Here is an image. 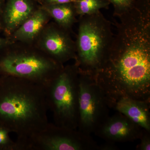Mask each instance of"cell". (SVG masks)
Returning <instances> with one entry per match:
<instances>
[{"instance_id": "1", "label": "cell", "mask_w": 150, "mask_h": 150, "mask_svg": "<svg viewBox=\"0 0 150 150\" xmlns=\"http://www.w3.org/2000/svg\"><path fill=\"white\" fill-rule=\"evenodd\" d=\"M45 87L24 79L0 76V126L16 134V150L43 130L47 118Z\"/></svg>"}, {"instance_id": "6", "label": "cell", "mask_w": 150, "mask_h": 150, "mask_svg": "<svg viewBox=\"0 0 150 150\" xmlns=\"http://www.w3.org/2000/svg\"><path fill=\"white\" fill-rule=\"evenodd\" d=\"M98 147L91 135L48 123L30 140L24 150H98Z\"/></svg>"}, {"instance_id": "20", "label": "cell", "mask_w": 150, "mask_h": 150, "mask_svg": "<svg viewBox=\"0 0 150 150\" xmlns=\"http://www.w3.org/2000/svg\"><path fill=\"white\" fill-rule=\"evenodd\" d=\"M2 23L1 21V6H0V29L1 28H2Z\"/></svg>"}, {"instance_id": "5", "label": "cell", "mask_w": 150, "mask_h": 150, "mask_svg": "<svg viewBox=\"0 0 150 150\" xmlns=\"http://www.w3.org/2000/svg\"><path fill=\"white\" fill-rule=\"evenodd\" d=\"M79 131L87 135L96 130L109 116L107 98L95 78L79 71Z\"/></svg>"}, {"instance_id": "7", "label": "cell", "mask_w": 150, "mask_h": 150, "mask_svg": "<svg viewBox=\"0 0 150 150\" xmlns=\"http://www.w3.org/2000/svg\"><path fill=\"white\" fill-rule=\"evenodd\" d=\"M38 38L39 50L60 64L76 58L75 41L69 31L52 23L44 28ZM38 39V38H37Z\"/></svg>"}, {"instance_id": "13", "label": "cell", "mask_w": 150, "mask_h": 150, "mask_svg": "<svg viewBox=\"0 0 150 150\" xmlns=\"http://www.w3.org/2000/svg\"><path fill=\"white\" fill-rule=\"evenodd\" d=\"M77 16L90 15L108 9L110 3L105 0H75L74 3Z\"/></svg>"}, {"instance_id": "8", "label": "cell", "mask_w": 150, "mask_h": 150, "mask_svg": "<svg viewBox=\"0 0 150 150\" xmlns=\"http://www.w3.org/2000/svg\"><path fill=\"white\" fill-rule=\"evenodd\" d=\"M143 129L119 112L108 117L94 134L107 142L125 143L139 139Z\"/></svg>"}, {"instance_id": "9", "label": "cell", "mask_w": 150, "mask_h": 150, "mask_svg": "<svg viewBox=\"0 0 150 150\" xmlns=\"http://www.w3.org/2000/svg\"><path fill=\"white\" fill-rule=\"evenodd\" d=\"M110 108L125 115L143 129L150 131V102L122 97L108 100Z\"/></svg>"}, {"instance_id": "12", "label": "cell", "mask_w": 150, "mask_h": 150, "mask_svg": "<svg viewBox=\"0 0 150 150\" xmlns=\"http://www.w3.org/2000/svg\"><path fill=\"white\" fill-rule=\"evenodd\" d=\"M41 8L50 17L54 18L56 24L68 31H70L73 25L78 22L74 3L44 5Z\"/></svg>"}, {"instance_id": "10", "label": "cell", "mask_w": 150, "mask_h": 150, "mask_svg": "<svg viewBox=\"0 0 150 150\" xmlns=\"http://www.w3.org/2000/svg\"><path fill=\"white\" fill-rule=\"evenodd\" d=\"M34 11L30 0H9L3 15L5 32L12 35Z\"/></svg>"}, {"instance_id": "19", "label": "cell", "mask_w": 150, "mask_h": 150, "mask_svg": "<svg viewBox=\"0 0 150 150\" xmlns=\"http://www.w3.org/2000/svg\"><path fill=\"white\" fill-rule=\"evenodd\" d=\"M10 43V40H8L7 38L0 37V55L2 54V51H3L4 48Z\"/></svg>"}, {"instance_id": "17", "label": "cell", "mask_w": 150, "mask_h": 150, "mask_svg": "<svg viewBox=\"0 0 150 150\" xmlns=\"http://www.w3.org/2000/svg\"><path fill=\"white\" fill-rule=\"evenodd\" d=\"M118 148L115 146V143L106 142L101 146H99L98 150H117Z\"/></svg>"}, {"instance_id": "14", "label": "cell", "mask_w": 150, "mask_h": 150, "mask_svg": "<svg viewBox=\"0 0 150 150\" xmlns=\"http://www.w3.org/2000/svg\"><path fill=\"white\" fill-rule=\"evenodd\" d=\"M112 4L114 8L113 16H121L123 14L132 9L136 5L137 0H105Z\"/></svg>"}, {"instance_id": "15", "label": "cell", "mask_w": 150, "mask_h": 150, "mask_svg": "<svg viewBox=\"0 0 150 150\" xmlns=\"http://www.w3.org/2000/svg\"><path fill=\"white\" fill-rule=\"evenodd\" d=\"M9 131L0 126V150H16V144L9 137Z\"/></svg>"}, {"instance_id": "4", "label": "cell", "mask_w": 150, "mask_h": 150, "mask_svg": "<svg viewBox=\"0 0 150 150\" xmlns=\"http://www.w3.org/2000/svg\"><path fill=\"white\" fill-rule=\"evenodd\" d=\"M64 67L40 50H13L0 55V76L24 79L44 87Z\"/></svg>"}, {"instance_id": "11", "label": "cell", "mask_w": 150, "mask_h": 150, "mask_svg": "<svg viewBox=\"0 0 150 150\" xmlns=\"http://www.w3.org/2000/svg\"><path fill=\"white\" fill-rule=\"evenodd\" d=\"M50 16L40 8L34 11L12 35L15 41L31 43L37 39L46 27Z\"/></svg>"}, {"instance_id": "16", "label": "cell", "mask_w": 150, "mask_h": 150, "mask_svg": "<svg viewBox=\"0 0 150 150\" xmlns=\"http://www.w3.org/2000/svg\"><path fill=\"white\" fill-rule=\"evenodd\" d=\"M139 139V144L136 147L137 150H150V131L143 129V132Z\"/></svg>"}, {"instance_id": "18", "label": "cell", "mask_w": 150, "mask_h": 150, "mask_svg": "<svg viewBox=\"0 0 150 150\" xmlns=\"http://www.w3.org/2000/svg\"><path fill=\"white\" fill-rule=\"evenodd\" d=\"M44 5L58 4L74 2L75 0H43Z\"/></svg>"}, {"instance_id": "2", "label": "cell", "mask_w": 150, "mask_h": 150, "mask_svg": "<svg viewBox=\"0 0 150 150\" xmlns=\"http://www.w3.org/2000/svg\"><path fill=\"white\" fill-rule=\"evenodd\" d=\"M75 41L79 71L94 78L109 55L114 34L111 23L99 11L80 16Z\"/></svg>"}, {"instance_id": "3", "label": "cell", "mask_w": 150, "mask_h": 150, "mask_svg": "<svg viewBox=\"0 0 150 150\" xmlns=\"http://www.w3.org/2000/svg\"><path fill=\"white\" fill-rule=\"evenodd\" d=\"M48 109L54 124L77 129L79 119V70L76 65H67L45 87Z\"/></svg>"}]
</instances>
